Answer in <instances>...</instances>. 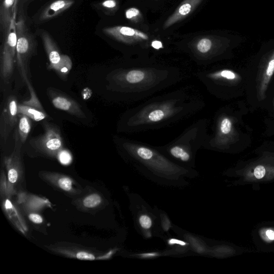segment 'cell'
<instances>
[{"instance_id": "obj_18", "label": "cell", "mask_w": 274, "mask_h": 274, "mask_svg": "<svg viewBox=\"0 0 274 274\" xmlns=\"http://www.w3.org/2000/svg\"><path fill=\"white\" fill-rule=\"evenodd\" d=\"M19 121L18 124V128L16 129L19 133L20 139L24 144L25 143L31 132L32 127L31 119L28 116L19 114Z\"/></svg>"}, {"instance_id": "obj_22", "label": "cell", "mask_w": 274, "mask_h": 274, "mask_svg": "<svg viewBox=\"0 0 274 274\" xmlns=\"http://www.w3.org/2000/svg\"><path fill=\"white\" fill-rule=\"evenodd\" d=\"M58 184L59 188L65 192H69L72 188V181L68 177L61 178L59 180Z\"/></svg>"}, {"instance_id": "obj_29", "label": "cell", "mask_w": 274, "mask_h": 274, "mask_svg": "<svg viewBox=\"0 0 274 274\" xmlns=\"http://www.w3.org/2000/svg\"><path fill=\"white\" fill-rule=\"evenodd\" d=\"M29 219L32 222L36 224H41L43 222V219L39 214H31L29 216Z\"/></svg>"}, {"instance_id": "obj_24", "label": "cell", "mask_w": 274, "mask_h": 274, "mask_svg": "<svg viewBox=\"0 0 274 274\" xmlns=\"http://www.w3.org/2000/svg\"><path fill=\"white\" fill-rule=\"evenodd\" d=\"M8 163L11 164V168L8 171V180L10 183H15L18 179L17 170L14 168V166L8 160Z\"/></svg>"}, {"instance_id": "obj_16", "label": "cell", "mask_w": 274, "mask_h": 274, "mask_svg": "<svg viewBox=\"0 0 274 274\" xmlns=\"http://www.w3.org/2000/svg\"><path fill=\"white\" fill-rule=\"evenodd\" d=\"M124 16L128 22L133 26L141 28H147L144 26L145 14L138 6L133 4L124 11Z\"/></svg>"}, {"instance_id": "obj_20", "label": "cell", "mask_w": 274, "mask_h": 274, "mask_svg": "<svg viewBox=\"0 0 274 274\" xmlns=\"http://www.w3.org/2000/svg\"><path fill=\"white\" fill-rule=\"evenodd\" d=\"M101 202V198L100 196L97 194H93L87 196L83 201V204L84 206L92 208L98 206Z\"/></svg>"}, {"instance_id": "obj_1", "label": "cell", "mask_w": 274, "mask_h": 274, "mask_svg": "<svg viewBox=\"0 0 274 274\" xmlns=\"http://www.w3.org/2000/svg\"><path fill=\"white\" fill-rule=\"evenodd\" d=\"M192 71L175 59L127 57L107 75L108 90L119 100L134 104L187 80Z\"/></svg>"}, {"instance_id": "obj_4", "label": "cell", "mask_w": 274, "mask_h": 274, "mask_svg": "<svg viewBox=\"0 0 274 274\" xmlns=\"http://www.w3.org/2000/svg\"><path fill=\"white\" fill-rule=\"evenodd\" d=\"M208 121L201 118L191 125L176 138L164 146L157 147L158 150L172 161L184 164H192L195 153L203 147L208 138Z\"/></svg>"}, {"instance_id": "obj_32", "label": "cell", "mask_w": 274, "mask_h": 274, "mask_svg": "<svg viewBox=\"0 0 274 274\" xmlns=\"http://www.w3.org/2000/svg\"><path fill=\"white\" fill-rule=\"evenodd\" d=\"M266 235L270 240H274V231L272 230H269L266 232Z\"/></svg>"}, {"instance_id": "obj_23", "label": "cell", "mask_w": 274, "mask_h": 274, "mask_svg": "<svg viewBox=\"0 0 274 274\" xmlns=\"http://www.w3.org/2000/svg\"><path fill=\"white\" fill-rule=\"evenodd\" d=\"M59 162L63 164H68L71 161V156L70 153L66 151H62L58 155Z\"/></svg>"}, {"instance_id": "obj_30", "label": "cell", "mask_w": 274, "mask_h": 274, "mask_svg": "<svg viewBox=\"0 0 274 274\" xmlns=\"http://www.w3.org/2000/svg\"><path fill=\"white\" fill-rule=\"evenodd\" d=\"M274 72V58L270 62L268 66L266 74L267 76H271Z\"/></svg>"}, {"instance_id": "obj_28", "label": "cell", "mask_w": 274, "mask_h": 274, "mask_svg": "<svg viewBox=\"0 0 274 274\" xmlns=\"http://www.w3.org/2000/svg\"><path fill=\"white\" fill-rule=\"evenodd\" d=\"M138 256L141 259H148L158 257L160 254L158 252H148L139 254Z\"/></svg>"}, {"instance_id": "obj_25", "label": "cell", "mask_w": 274, "mask_h": 274, "mask_svg": "<svg viewBox=\"0 0 274 274\" xmlns=\"http://www.w3.org/2000/svg\"><path fill=\"white\" fill-rule=\"evenodd\" d=\"M168 244L170 246L177 245L182 247H187L189 245V244L187 242L176 239V238H170V239L168 240Z\"/></svg>"}, {"instance_id": "obj_7", "label": "cell", "mask_w": 274, "mask_h": 274, "mask_svg": "<svg viewBox=\"0 0 274 274\" xmlns=\"http://www.w3.org/2000/svg\"><path fill=\"white\" fill-rule=\"evenodd\" d=\"M17 47L16 63L23 80L27 84L28 79V66L31 58L37 52V41L35 35L28 28L23 16L16 21Z\"/></svg>"}, {"instance_id": "obj_26", "label": "cell", "mask_w": 274, "mask_h": 274, "mask_svg": "<svg viewBox=\"0 0 274 274\" xmlns=\"http://www.w3.org/2000/svg\"><path fill=\"white\" fill-rule=\"evenodd\" d=\"M76 258L82 260H93L95 259L92 254L84 252H81L77 253Z\"/></svg>"}, {"instance_id": "obj_5", "label": "cell", "mask_w": 274, "mask_h": 274, "mask_svg": "<svg viewBox=\"0 0 274 274\" xmlns=\"http://www.w3.org/2000/svg\"><path fill=\"white\" fill-rule=\"evenodd\" d=\"M241 35L222 33L193 38L176 44L177 49L186 54L199 67L207 66L220 55L224 46L240 39Z\"/></svg>"}, {"instance_id": "obj_9", "label": "cell", "mask_w": 274, "mask_h": 274, "mask_svg": "<svg viewBox=\"0 0 274 274\" xmlns=\"http://www.w3.org/2000/svg\"><path fill=\"white\" fill-rule=\"evenodd\" d=\"M39 34L49 59V68L55 71L58 75L64 78L69 75L72 69V61L68 55H61L55 40L49 32L41 29Z\"/></svg>"}, {"instance_id": "obj_33", "label": "cell", "mask_w": 274, "mask_h": 274, "mask_svg": "<svg viewBox=\"0 0 274 274\" xmlns=\"http://www.w3.org/2000/svg\"><path fill=\"white\" fill-rule=\"evenodd\" d=\"M145 236L147 238H150L152 236V234H151V233L150 231H147V232L146 233V235H145Z\"/></svg>"}, {"instance_id": "obj_15", "label": "cell", "mask_w": 274, "mask_h": 274, "mask_svg": "<svg viewBox=\"0 0 274 274\" xmlns=\"http://www.w3.org/2000/svg\"><path fill=\"white\" fill-rule=\"evenodd\" d=\"M15 0H3L0 7V28L4 35L15 17Z\"/></svg>"}, {"instance_id": "obj_10", "label": "cell", "mask_w": 274, "mask_h": 274, "mask_svg": "<svg viewBox=\"0 0 274 274\" xmlns=\"http://www.w3.org/2000/svg\"><path fill=\"white\" fill-rule=\"evenodd\" d=\"M43 135L35 137L30 141L31 145L37 150L50 156H55L63 148V140L60 131L53 124L44 125Z\"/></svg>"}, {"instance_id": "obj_14", "label": "cell", "mask_w": 274, "mask_h": 274, "mask_svg": "<svg viewBox=\"0 0 274 274\" xmlns=\"http://www.w3.org/2000/svg\"><path fill=\"white\" fill-rule=\"evenodd\" d=\"M74 3V0H55L51 1L41 11L39 21L44 22L55 19L69 9Z\"/></svg>"}, {"instance_id": "obj_34", "label": "cell", "mask_w": 274, "mask_h": 274, "mask_svg": "<svg viewBox=\"0 0 274 274\" xmlns=\"http://www.w3.org/2000/svg\"><path fill=\"white\" fill-rule=\"evenodd\" d=\"M154 1H157V0H154Z\"/></svg>"}, {"instance_id": "obj_12", "label": "cell", "mask_w": 274, "mask_h": 274, "mask_svg": "<svg viewBox=\"0 0 274 274\" xmlns=\"http://www.w3.org/2000/svg\"><path fill=\"white\" fill-rule=\"evenodd\" d=\"M203 1L204 0H184L164 21L162 26L163 30H168L187 19Z\"/></svg>"}, {"instance_id": "obj_6", "label": "cell", "mask_w": 274, "mask_h": 274, "mask_svg": "<svg viewBox=\"0 0 274 274\" xmlns=\"http://www.w3.org/2000/svg\"><path fill=\"white\" fill-rule=\"evenodd\" d=\"M103 31L107 36L122 45L128 57H158L154 55L152 49L153 41L158 36L149 32L148 27L117 26L106 27Z\"/></svg>"}, {"instance_id": "obj_21", "label": "cell", "mask_w": 274, "mask_h": 274, "mask_svg": "<svg viewBox=\"0 0 274 274\" xmlns=\"http://www.w3.org/2000/svg\"><path fill=\"white\" fill-rule=\"evenodd\" d=\"M140 227L145 230H150L153 226L152 218L147 214H142L138 218Z\"/></svg>"}, {"instance_id": "obj_8", "label": "cell", "mask_w": 274, "mask_h": 274, "mask_svg": "<svg viewBox=\"0 0 274 274\" xmlns=\"http://www.w3.org/2000/svg\"><path fill=\"white\" fill-rule=\"evenodd\" d=\"M15 17L4 35L0 55V79L2 85L9 86L14 73L16 62L17 33Z\"/></svg>"}, {"instance_id": "obj_13", "label": "cell", "mask_w": 274, "mask_h": 274, "mask_svg": "<svg viewBox=\"0 0 274 274\" xmlns=\"http://www.w3.org/2000/svg\"><path fill=\"white\" fill-rule=\"evenodd\" d=\"M52 103L56 109L79 118H85L81 106L73 99L63 94L51 91L49 93Z\"/></svg>"}, {"instance_id": "obj_17", "label": "cell", "mask_w": 274, "mask_h": 274, "mask_svg": "<svg viewBox=\"0 0 274 274\" xmlns=\"http://www.w3.org/2000/svg\"><path fill=\"white\" fill-rule=\"evenodd\" d=\"M18 114L25 115L35 122L43 121L47 116L45 110H40L23 103L18 105Z\"/></svg>"}, {"instance_id": "obj_19", "label": "cell", "mask_w": 274, "mask_h": 274, "mask_svg": "<svg viewBox=\"0 0 274 274\" xmlns=\"http://www.w3.org/2000/svg\"><path fill=\"white\" fill-rule=\"evenodd\" d=\"M100 9L103 10L106 13H115L118 10L119 3L117 0H104L99 4Z\"/></svg>"}, {"instance_id": "obj_2", "label": "cell", "mask_w": 274, "mask_h": 274, "mask_svg": "<svg viewBox=\"0 0 274 274\" xmlns=\"http://www.w3.org/2000/svg\"><path fill=\"white\" fill-rule=\"evenodd\" d=\"M205 100L193 85L148 98L124 113L118 124L122 133L158 130L188 120L203 110Z\"/></svg>"}, {"instance_id": "obj_3", "label": "cell", "mask_w": 274, "mask_h": 274, "mask_svg": "<svg viewBox=\"0 0 274 274\" xmlns=\"http://www.w3.org/2000/svg\"><path fill=\"white\" fill-rule=\"evenodd\" d=\"M115 141L124 156L134 164L160 174H176L182 170L181 166L166 157L157 147L118 137Z\"/></svg>"}, {"instance_id": "obj_31", "label": "cell", "mask_w": 274, "mask_h": 274, "mask_svg": "<svg viewBox=\"0 0 274 274\" xmlns=\"http://www.w3.org/2000/svg\"><path fill=\"white\" fill-rule=\"evenodd\" d=\"M31 1H35V0H15L14 8L15 10L17 8L18 4H22L23 3H26L27 2H29Z\"/></svg>"}, {"instance_id": "obj_27", "label": "cell", "mask_w": 274, "mask_h": 274, "mask_svg": "<svg viewBox=\"0 0 274 274\" xmlns=\"http://www.w3.org/2000/svg\"><path fill=\"white\" fill-rule=\"evenodd\" d=\"M266 173V170L263 166L259 165L254 170V175L258 179L264 177Z\"/></svg>"}, {"instance_id": "obj_11", "label": "cell", "mask_w": 274, "mask_h": 274, "mask_svg": "<svg viewBox=\"0 0 274 274\" xmlns=\"http://www.w3.org/2000/svg\"><path fill=\"white\" fill-rule=\"evenodd\" d=\"M18 101L14 95H11L6 100L0 116V136L4 141L9 136L18 123Z\"/></svg>"}]
</instances>
